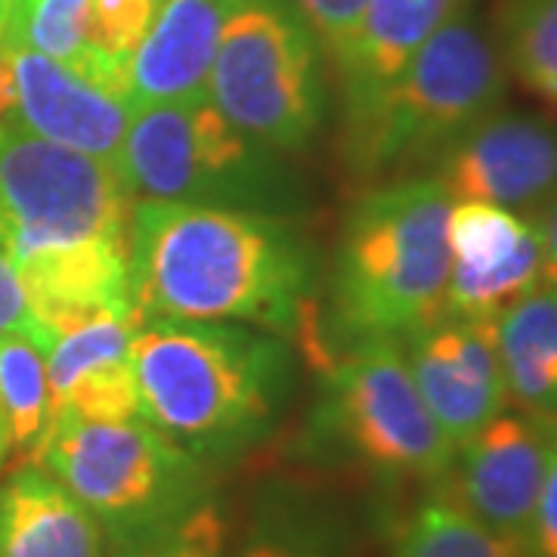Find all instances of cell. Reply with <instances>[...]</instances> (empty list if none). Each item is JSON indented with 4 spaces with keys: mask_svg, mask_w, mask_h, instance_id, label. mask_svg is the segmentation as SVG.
<instances>
[{
    "mask_svg": "<svg viewBox=\"0 0 557 557\" xmlns=\"http://www.w3.org/2000/svg\"><path fill=\"white\" fill-rule=\"evenodd\" d=\"M493 40L505 72L533 97L557 106V0H502Z\"/></svg>",
    "mask_w": 557,
    "mask_h": 557,
    "instance_id": "obj_22",
    "label": "cell"
},
{
    "mask_svg": "<svg viewBox=\"0 0 557 557\" xmlns=\"http://www.w3.org/2000/svg\"><path fill=\"white\" fill-rule=\"evenodd\" d=\"M10 332L28 335L44 354H47L50 344H53L50 332H47L38 322V317L32 313V304L25 298L20 273H16L13 260L7 255V248L0 245V335H10Z\"/></svg>",
    "mask_w": 557,
    "mask_h": 557,
    "instance_id": "obj_28",
    "label": "cell"
},
{
    "mask_svg": "<svg viewBox=\"0 0 557 557\" xmlns=\"http://www.w3.org/2000/svg\"><path fill=\"white\" fill-rule=\"evenodd\" d=\"M115 557H226V520L211 498L115 545Z\"/></svg>",
    "mask_w": 557,
    "mask_h": 557,
    "instance_id": "obj_24",
    "label": "cell"
},
{
    "mask_svg": "<svg viewBox=\"0 0 557 557\" xmlns=\"http://www.w3.org/2000/svg\"><path fill=\"white\" fill-rule=\"evenodd\" d=\"M555 431L557 418L502 412L458 446L453 471L437 490L490 530L530 545Z\"/></svg>",
    "mask_w": 557,
    "mask_h": 557,
    "instance_id": "obj_10",
    "label": "cell"
},
{
    "mask_svg": "<svg viewBox=\"0 0 557 557\" xmlns=\"http://www.w3.org/2000/svg\"><path fill=\"white\" fill-rule=\"evenodd\" d=\"M236 557H344V552L313 515L270 505L251 520Z\"/></svg>",
    "mask_w": 557,
    "mask_h": 557,
    "instance_id": "obj_25",
    "label": "cell"
},
{
    "mask_svg": "<svg viewBox=\"0 0 557 557\" xmlns=\"http://www.w3.org/2000/svg\"><path fill=\"white\" fill-rule=\"evenodd\" d=\"M159 0H90V50L127 81V65L156 16Z\"/></svg>",
    "mask_w": 557,
    "mask_h": 557,
    "instance_id": "obj_26",
    "label": "cell"
},
{
    "mask_svg": "<svg viewBox=\"0 0 557 557\" xmlns=\"http://www.w3.org/2000/svg\"><path fill=\"white\" fill-rule=\"evenodd\" d=\"M449 208L437 174H412L384 180L347 211L332 270L338 338L399 341L443 317Z\"/></svg>",
    "mask_w": 557,
    "mask_h": 557,
    "instance_id": "obj_4",
    "label": "cell"
},
{
    "mask_svg": "<svg viewBox=\"0 0 557 557\" xmlns=\"http://www.w3.org/2000/svg\"><path fill=\"white\" fill-rule=\"evenodd\" d=\"M317 418L322 437L379 478L440 486L453 471L456 446L424 406L397 338L359 341L329 362Z\"/></svg>",
    "mask_w": 557,
    "mask_h": 557,
    "instance_id": "obj_9",
    "label": "cell"
},
{
    "mask_svg": "<svg viewBox=\"0 0 557 557\" xmlns=\"http://www.w3.org/2000/svg\"><path fill=\"white\" fill-rule=\"evenodd\" d=\"M106 539L100 520L38 465L0 483V557H106Z\"/></svg>",
    "mask_w": 557,
    "mask_h": 557,
    "instance_id": "obj_18",
    "label": "cell"
},
{
    "mask_svg": "<svg viewBox=\"0 0 557 557\" xmlns=\"http://www.w3.org/2000/svg\"><path fill=\"white\" fill-rule=\"evenodd\" d=\"M458 0H369L357 38L338 57L335 72L344 102V139L375 119L406 65L424 40L456 10Z\"/></svg>",
    "mask_w": 557,
    "mask_h": 557,
    "instance_id": "obj_17",
    "label": "cell"
},
{
    "mask_svg": "<svg viewBox=\"0 0 557 557\" xmlns=\"http://www.w3.org/2000/svg\"><path fill=\"white\" fill-rule=\"evenodd\" d=\"M143 319L137 310H112L87 319L53 338L44 354L50 409L97 421L139 416L134 379V335Z\"/></svg>",
    "mask_w": 557,
    "mask_h": 557,
    "instance_id": "obj_15",
    "label": "cell"
},
{
    "mask_svg": "<svg viewBox=\"0 0 557 557\" xmlns=\"http://www.w3.org/2000/svg\"><path fill=\"white\" fill-rule=\"evenodd\" d=\"M418 394L453 446L505 412L508 387L496 347V322L443 317L406 338Z\"/></svg>",
    "mask_w": 557,
    "mask_h": 557,
    "instance_id": "obj_13",
    "label": "cell"
},
{
    "mask_svg": "<svg viewBox=\"0 0 557 557\" xmlns=\"http://www.w3.org/2000/svg\"><path fill=\"white\" fill-rule=\"evenodd\" d=\"M139 418L193 456H230L273 421L288 357L245 325L152 319L131 347Z\"/></svg>",
    "mask_w": 557,
    "mask_h": 557,
    "instance_id": "obj_3",
    "label": "cell"
},
{
    "mask_svg": "<svg viewBox=\"0 0 557 557\" xmlns=\"http://www.w3.org/2000/svg\"><path fill=\"white\" fill-rule=\"evenodd\" d=\"M131 214L115 164L0 124V245L50 338L134 310Z\"/></svg>",
    "mask_w": 557,
    "mask_h": 557,
    "instance_id": "obj_1",
    "label": "cell"
},
{
    "mask_svg": "<svg viewBox=\"0 0 557 557\" xmlns=\"http://www.w3.org/2000/svg\"><path fill=\"white\" fill-rule=\"evenodd\" d=\"M530 552L533 557H557V431L530 527Z\"/></svg>",
    "mask_w": 557,
    "mask_h": 557,
    "instance_id": "obj_29",
    "label": "cell"
},
{
    "mask_svg": "<svg viewBox=\"0 0 557 557\" xmlns=\"http://www.w3.org/2000/svg\"><path fill=\"white\" fill-rule=\"evenodd\" d=\"M533 223H536L539 242H542V282L557 285V196L539 208L533 214Z\"/></svg>",
    "mask_w": 557,
    "mask_h": 557,
    "instance_id": "obj_30",
    "label": "cell"
},
{
    "mask_svg": "<svg viewBox=\"0 0 557 557\" xmlns=\"http://www.w3.org/2000/svg\"><path fill=\"white\" fill-rule=\"evenodd\" d=\"M87 28H90V0H13L0 44L35 50L47 60L75 69L84 78L97 81L100 87L131 97L127 81L115 75L90 50Z\"/></svg>",
    "mask_w": 557,
    "mask_h": 557,
    "instance_id": "obj_20",
    "label": "cell"
},
{
    "mask_svg": "<svg viewBox=\"0 0 557 557\" xmlns=\"http://www.w3.org/2000/svg\"><path fill=\"white\" fill-rule=\"evenodd\" d=\"M437 177L456 199L536 214L557 196V119L496 109L437 161Z\"/></svg>",
    "mask_w": 557,
    "mask_h": 557,
    "instance_id": "obj_12",
    "label": "cell"
},
{
    "mask_svg": "<svg viewBox=\"0 0 557 557\" xmlns=\"http://www.w3.org/2000/svg\"><path fill=\"white\" fill-rule=\"evenodd\" d=\"M313 278L307 245L285 220L205 205L139 199L131 214V304L143 322H251L292 329Z\"/></svg>",
    "mask_w": 557,
    "mask_h": 557,
    "instance_id": "obj_2",
    "label": "cell"
},
{
    "mask_svg": "<svg viewBox=\"0 0 557 557\" xmlns=\"http://www.w3.org/2000/svg\"><path fill=\"white\" fill-rule=\"evenodd\" d=\"M208 100L242 134L295 152L319 131L325 78L319 40L295 0H236L223 25Z\"/></svg>",
    "mask_w": 557,
    "mask_h": 557,
    "instance_id": "obj_7",
    "label": "cell"
},
{
    "mask_svg": "<svg viewBox=\"0 0 557 557\" xmlns=\"http://www.w3.org/2000/svg\"><path fill=\"white\" fill-rule=\"evenodd\" d=\"M38 461L115 545L186 515L205 498L199 456L139 416L97 421L57 412Z\"/></svg>",
    "mask_w": 557,
    "mask_h": 557,
    "instance_id": "obj_6",
    "label": "cell"
},
{
    "mask_svg": "<svg viewBox=\"0 0 557 557\" xmlns=\"http://www.w3.org/2000/svg\"><path fill=\"white\" fill-rule=\"evenodd\" d=\"M16 106V84H13V62H10V50L0 44V124L13 115Z\"/></svg>",
    "mask_w": 557,
    "mask_h": 557,
    "instance_id": "obj_31",
    "label": "cell"
},
{
    "mask_svg": "<svg viewBox=\"0 0 557 557\" xmlns=\"http://www.w3.org/2000/svg\"><path fill=\"white\" fill-rule=\"evenodd\" d=\"M13 0H0V38H3V25H7V13H10Z\"/></svg>",
    "mask_w": 557,
    "mask_h": 557,
    "instance_id": "obj_33",
    "label": "cell"
},
{
    "mask_svg": "<svg viewBox=\"0 0 557 557\" xmlns=\"http://www.w3.org/2000/svg\"><path fill=\"white\" fill-rule=\"evenodd\" d=\"M391 557H533V552L527 542L502 536L471 518L437 490L403 520L391 542Z\"/></svg>",
    "mask_w": 557,
    "mask_h": 557,
    "instance_id": "obj_21",
    "label": "cell"
},
{
    "mask_svg": "<svg viewBox=\"0 0 557 557\" xmlns=\"http://www.w3.org/2000/svg\"><path fill=\"white\" fill-rule=\"evenodd\" d=\"M505 97V62L471 0L424 40L391 87L375 119L341 139L344 164L359 180L412 177L437 164L474 124L493 115Z\"/></svg>",
    "mask_w": 557,
    "mask_h": 557,
    "instance_id": "obj_5",
    "label": "cell"
},
{
    "mask_svg": "<svg viewBox=\"0 0 557 557\" xmlns=\"http://www.w3.org/2000/svg\"><path fill=\"white\" fill-rule=\"evenodd\" d=\"M276 156L205 97L137 109L115 171L134 201H205L255 211L285 199Z\"/></svg>",
    "mask_w": 557,
    "mask_h": 557,
    "instance_id": "obj_8",
    "label": "cell"
},
{
    "mask_svg": "<svg viewBox=\"0 0 557 557\" xmlns=\"http://www.w3.org/2000/svg\"><path fill=\"white\" fill-rule=\"evenodd\" d=\"M0 409L7 418L13 456L22 465L38 461L53 424L47 362L38 344L20 332L0 335Z\"/></svg>",
    "mask_w": 557,
    "mask_h": 557,
    "instance_id": "obj_23",
    "label": "cell"
},
{
    "mask_svg": "<svg viewBox=\"0 0 557 557\" xmlns=\"http://www.w3.org/2000/svg\"><path fill=\"white\" fill-rule=\"evenodd\" d=\"M13 458V446H10V431H7V418H3V409H0V471L10 465Z\"/></svg>",
    "mask_w": 557,
    "mask_h": 557,
    "instance_id": "obj_32",
    "label": "cell"
},
{
    "mask_svg": "<svg viewBox=\"0 0 557 557\" xmlns=\"http://www.w3.org/2000/svg\"><path fill=\"white\" fill-rule=\"evenodd\" d=\"M7 50L16 84V106L10 119L35 137L115 164L124 134L137 112L131 97L100 87L97 81L84 78L75 69L47 60L35 50Z\"/></svg>",
    "mask_w": 557,
    "mask_h": 557,
    "instance_id": "obj_14",
    "label": "cell"
},
{
    "mask_svg": "<svg viewBox=\"0 0 557 557\" xmlns=\"http://www.w3.org/2000/svg\"><path fill=\"white\" fill-rule=\"evenodd\" d=\"M295 7L317 35L319 47H325V53H332L335 60L357 38L369 0H295Z\"/></svg>",
    "mask_w": 557,
    "mask_h": 557,
    "instance_id": "obj_27",
    "label": "cell"
},
{
    "mask_svg": "<svg viewBox=\"0 0 557 557\" xmlns=\"http://www.w3.org/2000/svg\"><path fill=\"white\" fill-rule=\"evenodd\" d=\"M508 399L523 412L557 418V285L539 282L496 319Z\"/></svg>",
    "mask_w": 557,
    "mask_h": 557,
    "instance_id": "obj_19",
    "label": "cell"
},
{
    "mask_svg": "<svg viewBox=\"0 0 557 557\" xmlns=\"http://www.w3.org/2000/svg\"><path fill=\"white\" fill-rule=\"evenodd\" d=\"M446 317L496 322L542 282V242L533 218L502 205L456 199L446 223Z\"/></svg>",
    "mask_w": 557,
    "mask_h": 557,
    "instance_id": "obj_11",
    "label": "cell"
},
{
    "mask_svg": "<svg viewBox=\"0 0 557 557\" xmlns=\"http://www.w3.org/2000/svg\"><path fill=\"white\" fill-rule=\"evenodd\" d=\"M236 0H159L156 16L127 65L137 109L208 97L223 25Z\"/></svg>",
    "mask_w": 557,
    "mask_h": 557,
    "instance_id": "obj_16",
    "label": "cell"
}]
</instances>
